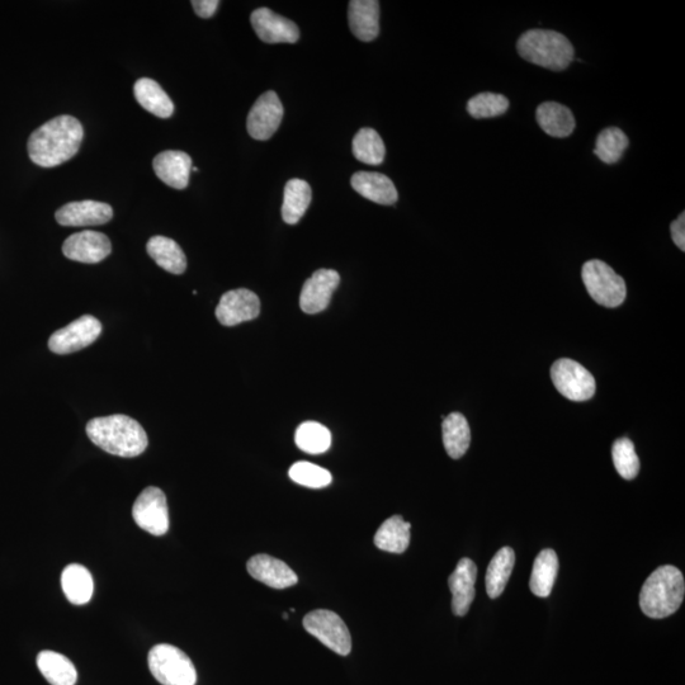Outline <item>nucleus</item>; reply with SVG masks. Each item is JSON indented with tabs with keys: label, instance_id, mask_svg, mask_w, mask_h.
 <instances>
[{
	"label": "nucleus",
	"instance_id": "nucleus-1",
	"mask_svg": "<svg viewBox=\"0 0 685 685\" xmlns=\"http://www.w3.org/2000/svg\"><path fill=\"white\" fill-rule=\"evenodd\" d=\"M83 137L84 129L77 118L58 116L32 132L27 144L28 155L39 167H59L77 155Z\"/></svg>",
	"mask_w": 685,
	"mask_h": 685
},
{
	"label": "nucleus",
	"instance_id": "nucleus-2",
	"mask_svg": "<svg viewBox=\"0 0 685 685\" xmlns=\"http://www.w3.org/2000/svg\"><path fill=\"white\" fill-rule=\"evenodd\" d=\"M87 436L110 455L132 458L148 448V434L135 419L124 414L94 418L87 424Z\"/></svg>",
	"mask_w": 685,
	"mask_h": 685
},
{
	"label": "nucleus",
	"instance_id": "nucleus-3",
	"mask_svg": "<svg viewBox=\"0 0 685 685\" xmlns=\"http://www.w3.org/2000/svg\"><path fill=\"white\" fill-rule=\"evenodd\" d=\"M685 583L682 571L665 565L647 578L640 593V608L654 620L672 616L684 601Z\"/></svg>",
	"mask_w": 685,
	"mask_h": 685
},
{
	"label": "nucleus",
	"instance_id": "nucleus-4",
	"mask_svg": "<svg viewBox=\"0 0 685 685\" xmlns=\"http://www.w3.org/2000/svg\"><path fill=\"white\" fill-rule=\"evenodd\" d=\"M517 51L528 63L562 72L573 63L575 50L568 37L551 30H529L517 42Z\"/></svg>",
	"mask_w": 685,
	"mask_h": 685
},
{
	"label": "nucleus",
	"instance_id": "nucleus-5",
	"mask_svg": "<svg viewBox=\"0 0 685 685\" xmlns=\"http://www.w3.org/2000/svg\"><path fill=\"white\" fill-rule=\"evenodd\" d=\"M149 668L163 685H196L197 673L192 660L176 646H154L149 653Z\"/></svg>",
	"mask_w": 685,
	"mask_h": 685
},
{
	"label": "nucleus",
	"instance_id": "nucleus-6",
	"mask_svg": "<svg viewBox=\"0 0 685 685\" xmlns=\"http://www.w3.org/2000/svg\"><path fill=\"white\" fill-rule=\"evenodd\" d=\"M581 277L588 294L597 304L618 307L626 300V282L607 263L593 259L584 264Z\"/></svg>",
	"mask_w": 685,
	"mask_h": 685
},
{
	"label": "nucleus",
	"instance_id": "nucleus-7",
	"mask_svg": "<svg viewBox=\"0 0 685 685\" xmlns=\"http://www.w3.org/2000/svg\"><path fill=\"white\" fill-rule=\"evenodd\" d=\"M304 627L310 635L318 639L338 655L347 656L352 650V637L346 623L337 613L318 609L304 618Z\"/></svg>",
	"mask_w": 685,
	"mask_h": 685
},
{
	"label": "nucleus",
	"instance_id": "nucleus-8",
	"mask_svg": "<svg viewBox=\"0 0 685 685\" xmlns=\"http://www.w3.org/2000/svg\"><path fill=\"white\" fill-rule=\"evenodd\" d=\"M551 379L557 391L571 401H587L595 394V380L587 368L573 359L562 358L551 368Z\"/></svg>",
	"mask_w": 685,
	"mask_h": 685
},
{
	"label": "nucleus",
	"instance_id": "nucleus-9",
	"mask_svg": "<svg viewBox=\"0 0 685 685\" xmlns=\"http://www.w3.org/2000/svg\"><path fill=\"white\" fill-rule=\"evenodd\" d=\"M132 517L141 529L153 536H163L169 529L167 498L159 488L149 486L136 499Z\"/></svg>",
	"mask_w": 685,
	"mask_h": 685
},
{
	"label": "nucleus",
	"instance_id": "nucleus-10",
	"mask_svg": "<svg viewBox=\"0 0 685 685\" xmlns=\"http://www.w3.org/2000/svg\"><path fill=\"white\" fill-rule=\"evenodd\" d=\"M102 333V324L92 315H84L63 329L56 330L49 339L50 351L70 354L91 346Z\"/></svg>",
	"mask_w": 685,
	"mask_h": 685
},
{
	"label": "nucleus",
	"instance_id": "nucleus-11",
	"mask_svg": "<svg viewBox=\"0 0 685 685\" xmlns=\"http://www.w3.org/2000/svg\"><path fill=\"white\" fill-rule=\"evenodd\" d=\"M283 106L276 92L262 94L250 110L247 121L249 135L255 140L266 141L276 134L283 118Z\"/></svg>",
	"mask_w": 685,
	"mask_h": 685
},
{
	"label": "nucleus",
	"instance_id": "nucleus-12",
	"mask_svg": "<svg viewBox=\"0 0 685 685\" xmlns=\"http://www.w3.org/2000/svg\"><path fill=\"white\" fill-rule=\"evenodd\" d=\"M261 313V301L254 292L247 288L228 291L221 296L216 307V318L225 327H235L258 318Z\"/></svg>",
	"mask_w": 685,
	"mask_h": 685
},
{
	"label": "nucleus",
	"instance_id": "nucleus-13",
	"mask_svg": "<svg viewBox=\"0 0 685 685\" xmlns=\"http://www.w3.org/2000/svg\"><path fill=\"white\" fill-rule=\"evenodd\" d=\"M112 244L108 236L98 231L85 230L65 240L63 253L70 261L96 264L110 255Z\"/></svg>",
	"mask_w": 685,
	"mask_h": 685
},
{
	"label": "nucleus",
	"instance_id": "nucleus-14",
	"mask_svg": "<svg viewBox=\"0 0 685 685\" xmlns=\"http://www.w3.org/2000/svg\"><path fill=\"white\" fill-rule=\"evenodd\" d=\"M250 22L259 40L266 44H296L300 39L296 23L274 13L268 8L255 9Z\"/></svg>",
	"mask_w": 685,
	"mask_h": 685
},
{
	"label": "nucleus",
	"instance_id": "nucleus-15",
	"mask_svg": "<svg viewBox=\"0 0 685 685\" xmlns=\"http://www.w3.org/2000/svg\"><path fill=\"white\" fill-rule=\"evenodd\" d=\"M340 276L334 269H319L305 282L300 296L301 310L306 314H319L327 309Z\"/></svg>",
	"mask_w": 685,
	"mask_h": 685
},
{
	"label": "nucleus",
	"instance_id": "nucleus-16",
	"mask_svg": "<svg viewBox=\"0 0 685 685\" xmlns=\"http://www.w3.org/2000/svg\"><path fill=\"white\" fill-rule=\"evenodd\" d=\"M112 217L113 210L108 203L93 200L66 203L55 214L61 226L105 225Z\"/></svg>",
	"mask_w": 685,
	"mask_h": 685
},
{
	"label": "nucleus",
	"instance_id": "nucleus-17",
	"mask_svg": "<svg viewBox=\"0 0 685 685\" xmlns=\"http://www.w3.org/2000/svg\"><path fill=\"white\" fill-rule=\"evenodd\" d=\"M248 573L273 589L294 587L299 581L295 571L285 562L268 555H255L248 561Z\"/></svg>",
	"mask_w": 685,
	"mask_h": 685
},
{
	"label": "nucleus",
	"instance_id": "nucleus-18",
	"mask_svg": "<svg viewBox=\"0 0 685 685\" xmlns=\"http://www.w3.org/2000/svg\"><path fill=\"white\" fill-rule=\"evenodd\" d=\"M477 568L474 561L462 559L456 570L448 579L452 593V611L458 617H464L470 611L475 599Z\"/></svg>",
	"mask_w": 685,
	"mask_h": 685
},
{
	"label": "nucleus",
	"instance_id": "nucleus-19",
	"mask_svg": "<svg viewBox=\"0 0 685 685\" xmlns=\"http://www.w3.org/2000/svg\"><path fill=\"white\" fill-rule=\"evenodd\" d=\"M153 168L160 181L174 190H184L190 183L192 159L178 150L163 151L154 158Z\"/></svg>",
	"mask_w": 685,
	"mask_h": 685
},
{
	"label": "nucleus",
	"instance_id": "nucleus-20",
	"mask_svg": "<svg viewBox=\"0 0 685 685\" xmlns=\"http://www.w3.org/2000/svg\"><path fill=\"white\" fill-rule=\"evenodd\" d=\"M348 20L358 40H375L380 33V3L377 0H352L349 3Z\"/></svg>",
	"mask_w": 685,
	"mask_h": 685
},
{
	"label": "nucleus",
	"instance_id": "nucleus-21",
	"mask_svg": "<svg viewBox=\"0 0 685 685\" xmlns=\"http://www.w3.org/2000/svg\"><path fill=\"white\" fill-rule=\"evenodd\" d=\"M353 190L362 197L379 205L392 206L398 202L399 193L394 182L384 174L358 172L351 179Z\"/></svg>",
	"mask_w": 685,
	"mask_h": 685
},
{
	"label": "nucleus",
	"instance_id": "nucleus-22",
	"mask_svg": "<svg viewBox=\"0 0 685 685\" xmlns=\"http://www.w3.org/2000/svg\"><path fill=\"white\" fill-rule=\"evenodd\" d=\"M536 120L548 136L559 137V139L569 137L576 127L573 112L556 102H546L538 106Z\"/></svg>",
	"mask_w": 685,
	"mask_h": 685
},
{
	"label": "nucleus",
	"instance_id": "nucleus-23",
	"mask_svg": "<svg viewBox=\"0 0 685 685\" xmlns=\"http://www.w3.org/2000/svg\"><path fill=\"white\" fill-rule=\"evenodd\" d=\"M146 252L164 271L172 274L186 272V254L173 239L165 238V236H153L146 244Z\"/></svg>",
	"mask_w": 685,
	"mask_h": 685
},
{
	"label": "nucleus",
	"instance_id": "nucleus-24",
	"mask_svg": "<svg viewBox=\"0 0 685 685\" xmlns=\"http://www.w3.org/2000/svg\"><path fill=\"white\" fill-rule=\"evenodd\" d=\"M136 101L144 110L159 118L172 117L174 105L164 89L153 79L141 78L134 87Z\"/></svg>",
	"mask_w": 685,
	"mask_h": 685
},
{
	"label": "nucleus",
	"instance_id": "nucleus-25",
	"mask_svg": "<svg viewBox=\"0 0 685 685\" xmlns=\"http://www.w3.org/2000/svg\"><path fill=\"white\" fill-rule=\"evenodd\" d=\"M61 585L70 603L84 606L92 599L94 583L91 573L82 565H69L61 575Z\"/></svg>",
	"mask_w": 685,
	"mask_h": 685
},
{
	"label": "nucleus",
	"instance_id": "nucleus-26",
	"mask_svg": "<svg viewBox=\"0 0 685 685\" xmlns=\"http://www.w3.org/2000/svg\"><path fill=\"white\" fill-rule=\"evenodd\" d=\"M37 666L51 685H75L77 683V668L66 656L55 651H42L37 656Z\"/></svg>",
	"mask_w": 685,
	"mask_h": 685
},
{
	"label": "nucleus",
	"instance_id": "nucleus-27",
	"mask_svg": "<svg viewBox=\"0 0 685 685\" xmlns=\"http://www.w3.org/2000/svg\"><path fill=\"white\" fill-rule=\"evenodd\" d=\"M411 524L403 517L394 516L381 524L375 535V545L382 551L391 554H403L410 543Z\"/></svg>",
	"mask_w": 685,
	"mask_h": 685
},
{
	"label": "nucleus",
	"instance_id": "nucleus-28",
	"mask_svg": "<svg viewBox=\"0 0 685 685\" xmlns=\"http://www.w3.org/2000/svg\"><path fill=\"white\" fill-rule=\"evenodd\" d=\"M443 444L448 456L458 460L469 450L471 443L470 425L464 415L452 413L443 420Z\"/></svg>",
	"mask_w": 685,
	"mask_h": 685
},
{
	"label": "nucleus",
	"instance_id": "nucleus-29",
	"mask_svg": "<svg viewBox=\"0 0 685 685\" xmlns=\"http://www.w3.org/2000/svg\"><path fill=\"white\" fill-rule=\"evenodd\" d=\"M313 192L310 184L302 179H291L285 187L283 197L282 217L288 225H295L309 209Z\"/></svg>",
	"mask_w": 685,
	"mask_h": 685
},
{
	"label": "nucleus",
	"instance_id": "nucleus-30",
	"mask_svg": "<svg viewBox=\"0 0 685 685\" xmlns=\"http://www.w3.org/2000/svg\"><path fill=\"white\" fill-rule=\"evenodd\" d=\"M557 571H559V559L554 550H543L536 557L535 564L529 581V588L536 597H550L554 588Z\"/></svg>",
	"mask_w": 685,
	"mask_h": 685
},
{
	"label": "nucleus",
	"instance_id": "nucleus-31",
	"mask_svg": "<svg viewBox=\"0 0 685 685\" xmlns=\"http://www.w3.org/2000/svg\"><path fill=\"white\" fill-rule=\"evenodd\" d=\"M516 564V554L510 547H503L491 560L486 571V593L491 599L499 598L507 587Z\"/></svg>",
	"mask_w": 685,
	"mask_h": 685
},
{
	"label": "nucleus",
	"instance_id": "nucleus-32",
	"mask_svg": "<svg viewBox=\"0 0 685 685\" xmlns=\"http://www.w3.org/2000/svg\"><path fill=\"white\" fill-rule=\"evenodd\" d=\"M354 157L359 162L368 165H380L384 163L386 148L379 132L373 129H361L354 136L352 143Z\"/></svg>",
	"mask_w": 685,
	"mask_h": 685
},
{
	"label": "nucleus",
	"instance_id": "nucleus-33",
	"mask_svg": "<svg viewBox=\"0 0 685 685\" xmlns=\"http://www.w3.org/2000/svg\"><path fill=\"white\" fill-rule=\"evenodd\" d=\"M295 442L301 451L309 455H320L332 446V433L323 424L305 422L297 428Z\"/></svg>",
	"mask_w": 685,
	"mask_h": 685
},
{
	"label": "nucleus",
	"instance_id": "nucleus-34",
	"mask_svg": "<svg viewBox=\"0 0 685 685\" xmlns=\"http://www.w3.org/2000/svg\"><path fill=\"white\" fill-rule=\"evenodd\" d=\"M628 146H630V140L625 132L618 127H607L597 137L594 154L603 163L616 164L620 162Z\"/></svg>",
	"mask_w": 685,
	"mask_h": 685
},
{
	"label": "nucleus",
	"instance_id": "nucleus-35",
	"mask_svg": "<svg viewBox=\"0 0 685 685\" xmlns=\"http://www.w3.org/2000/svg\"><path fill=\"white\" fill-rule=\"evenodd\" d=\"M509 110V99L503 94L498 93H480L472 97L467 102V112L476 120H483V118H494L504 115Z\"/></svg>",
	"mask_w": 685,
	"mask_h": 685
},
{
	"label": "nucleus",
	"instance_id": "nucleus-36",
	"mask_svg": "<svg viewBox=\"0 0 685 685\" xmlns=\"http://www.w3.org/2000/svg\"><path fill=\"white\" fill-rule=\"evenodd\" d=\"M613 464L625 480H633L640 471V460L635 446L628 438L617 439L612 448Z\"/></svg>",
	"mask_w": 685,
	"mask_h": 685
},
{
	"label": "nucleus",
	"instance_id": "nucleus-37",
	"mask_svg": "<svg viewBox=\"0 0 685 685\" xmlns=\"http://www.w3.org/2000/svg\"><path fill=\"white\" fill-rule=\"evenodd\" d=\"M290 477L296 484L311 489L327 488L333 480L328 470L306 461L296 462L290 469Z\"/></svg>",
	"mask_w": 685,
	"mask_h": 685
},
{
	"label": "nucleus",
	"instance_id": "nucleus-38",
	"mask_svg": "<svg viewBox=\"0 0 685 685\" xmlns=\"http://www.w3.org/2000/svg\"><path fill=\"white\" fill-rule=\"evenodd\" d=\"M193 9L198 17L211 18L220 6L219 0H193Z\"/></svg>",
	"mask_w": 685,
	"mask_h": 685
},
{
	"label": "nucleus",
	"instance_id": "nucleus-39",
	"mask_svg": "<svg viewBox=\"0 0 685 685\" xmlns=\"http://www.w3.org/2000/svg\"><path fill=\"white\" fill-rule=\"evenodd\" d=\"M670 233H672L673 242L677 247L684 252L685 250V214L678 217L677 220L670 225Z\"/></svg>",
	"mask_w": 685,
	"mask_h": 685
}]
</instances>
